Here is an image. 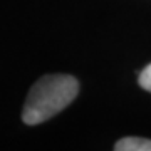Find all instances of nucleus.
Here are the masks:
<instances>
[{"instance_id": "obj_1", "label": "nucleus", "mask_w": 151, "mask_h": 151, "mask_svg": "<svg viewBox=\"0 0 151 151\" xmlns=\"http://www.w3.org/2000/svg\"><path fill=\"white\" fill-rule=\"evenodd\" d=\"M79 92V82L67 74H49L40 77L29 91L22 109V121L35 126L67 108Z\"/></svg>"}, {"instance_id": "obj_2", "label": "nucleus", "mask_w": 151, "mask_h": 151, "mask_svg": "<svg viewBox=\"0 0 151 151\" xmlns=\"http://www.w3.org/2000/svg\"><path fill=\"white\" fill-rule=\"evenodd\" d=\"M114 151H151V139L128 136L116 143Z\"/></svg>"}, {"instance_id": "obj_3", "label": "nucleus", "mask_w": 151, "mask_h": 151, "mask_svg": "<svg viewBox=\"0 0 151 151\" xmlns=\"http://www.w3.org/2000/svg\"><path fill=\"white\" fill-rule=\"evenodd\" d=\"M138 82H139V86L143 87L145 91H150L151 92V64H148L145 69L139 72Z\"/></svg>"}]
</instances>
